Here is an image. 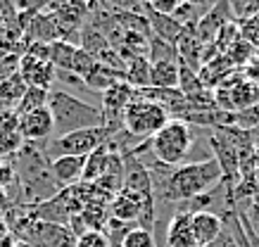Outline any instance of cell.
Here are the masks:
<instances>
[{"label": "cell", "instance_id": "6da1fadb", "mask_svg": "<svg viewBox=\"0 0 259 247\" xmlns=\"http://www.w3.org/2000/svg\"><path fill=\"white\" fill-rule=\"evenodd\" d=\"M221 183V169L214 160L186 162L181 167L171 169V176L166 181L164 190L157 197L166 202H190V200L207 195Z\"/></svg>", "mask_w": 259, "mask_h": 247}, {"label": "cell", "instance_id": "7a4b0ae2", "mask_svg": "<svg viewBox=\"0 0 259 247\" xmlns=\"http://www.w3.org/2000/svg\"><path fill=\"white\" fill-rule=\"evenodd\" d=\"M48 110L53 114L55 121V136H67L71 131H81V128H93L105 126L102 124V112L100 107L81 100V97L71 95L69 90L62 88H53L48 95Z\"/></svg>", "mask_w": 259, "mask_h": 247}, {"label": "cell", "instance_id": "3957f363", "mask_svg": "<svg viewBox=\"0 0 259 247\" xmlns=\"http://www.w3.org/2000/svg\"><path fill=\"white\" fill-rule=\"evenodd\" d=\"M193 143H195V133H193L190 124H186L183 119H169L148 140L152 157L171 169L186 164Z\"/></svg>", "mask_w": 259, "mask_h": 247}, {"label": "cell", "instance_id": "277c9868", "mask_svg": "<svg viewBox=\"0 0 259 247\" xmlns=\"http://www.w3.org/2000/svg\"><path fill=\"white\" fill-rule=\"evenodd\" d=\"M110 138L112 133L105 126L81 128V131H71L67 136L50 138L48 143H43V152L50 162L57 160V157H88L91 152H95Z\"/></svg>", "mask_w": 259, "mask_h": 247}, {"label": "cell", "instance_id": "5b68a950", "mask_svg": "<svg viewBox=\"0 0 259 247\" xmlns=\"http://www.w3.org/2000/svg\"><path fill=\"white\" fill-rule=\"evenodd\" d=\"M169 119L171 117L159 105L141 100V97H134L128 103V107L124 110V114H121V131L131 138L150 140Z\"/></svg>", "mask_w": 259, "mask_h": 247}, {"label": "cell", "instance_id": "8992f818", "mask_svg": "<svg viewBox=\"0 0 259 247\" xmlns=\"http://www.w3.org/2000/svg\"><path fill=\"white\" fill-rule=\"evenodd\" d=\"M17 131L24 143H48L55 136V121L48 107H40L17 117Z\"/></svg>", "mask_w": 259, "mask_h": 247}, {"label": "cell", "instance_id": "52a82bcc", "mask_svg": "<svg viewBox=\"0 0 259 247\" xmlns=\"http://www.w3.org/2000/svg\"><path fill=\"white\" fill-rule=\"evenodd\" d=\"M17 74L24 79L26 86H36V88H43V90H53V83H55V76H57L50 60H40V57L26 55V53L19 57Z\"/></svg>", "mask_w": 259, "mask_h": 247}, {"label": "cell", "instance_id": "ba28073f", "mask_svg": "<svg viewBox=\"0 0 259 247\" xmlns=\"http://www.w3.org/2000/svg\"><path fill=\"white\" fill-rule=\"evenodd\" d=\"M224 231V221L219 214L209 209H197L190 214V233L200 247H209Z\"/></svg>", "mask_w": 259, "mask_h": 247}, {"label": "cell", "instance_id": "9c48e42d", "mask_svg": "<svg viewBox=\"0 0 259 247\" xmlns=\"http://www.w3.org/2000/svg\"><path fill=\"white\" fill-rule=\"evenodd\" d=\"M228 15H231V10H228V3H219V5H212V8L207 10V15L200 17L195 24V33L197 38L202 40V43H207V40H214L217 36H219V31L224 29V26L231 22L228 19Z\"/></svg>", "mask_w": 259, "mask_h": 247}, {"label": "cell", "instance_id": "30bf717a", "mask_svg": "<svg viewBox=\"0 0 259 247\" xmlns=\"http://www.w3.org/2000/svg\"><path fill=\"white\" fill-rule=\"evenodd\" d=\"M83 169H86V157H57L50 162L53 178L60 188H71V185L81 183Z\"/></svg>", "mask_w": 259, "mask_h": 247}, {"label": "cell", "instance_id": "8fae6325", "mask_svg": "<svg viewBox=\"0 0 259 247\" xmlns=\"http://www.w3.org/2000/svg\"><path fill=\"white\" fill-rule=\"evenodd\" d=\"M143 15H145V19H148L150 31L155 33V38L164 40V43H169V45H174V48H176V40L181 38V33H183V29H186V26H181L174 17L152 12L145 3H143Z\"/></svg>", "mask_w": 259, "mask_h": 247}, {"label": "cell", "instance_id": "7c38bea8", "mask_svg": "<svg viewBox=\"0 0 259 247\" xmlns=\"http://www.w3.org/2000/svg\"><path fill=\"white\" fill-rule=\"evenodd\" d=\"M190 214L193 212L181 209L171 216V221L166 226V247H200L190 233Z\"/></svg>", "mask_w": 259, "mask_h": 247}, {"label": "cell", "instance_id": "4fadbf2b", "mask_svg": "<svg viewBox=\"0 0 259 247\" xmlns=\"http://www.w3.org/2000/svg\"><path fill=\"white\" fill-rule=\"evenodd\" d=\"M124 81L131 88H136V90L150 86V60H148V55H134V57L126 60Z\"/></svg>", "mask_w": 259, "mask_h": 247}, {"label": "cell", "instance_id": "5bb4252c", "mask_svg": "<svg viewBox=\"0 0 259 247\" xmlns=\"http://www.w3.org/2000/svg\"><path fill=\"white\" fill-rule=\"evenodd\" d=\"M119 81H124V74H121V72H117V69H110V67H105V64H95L93 72H91L86 79H83V86L102 95L107 88H112L114 83H119Z\"/></svg>", "mask_w": 259, "mask_h": 247}, {"label": "cell", "instance_id": "9a60e30c", "mask_svg": "<svg viewBox=\"0 0 259 247\" xmlns=\"http://www.w3.org/2000/svg\"><path fill=\"white\" fill-rule=\"evenodd\" d=\"M150 88H179V62L150 64Z\"/></svg>", "mask_w": 259, "mask_h": 247}, {"label": "cell", "instance_id": "2e32d148", "mask_svg": "<svg viewBox=\"0 0 259 247\" xmlns=\"http://www.w3.org/2000/svg\"><path fill=\"white\" fill-rule=\"evenodd\" d=\"M74 53L76 48L64 43V40H55L48 45V60L50 64L55 67V72H64V74H71V60H74Z\"/></svg>", "mask_w": 259, "mask_h": 247}, {"label": "cell", "instance_id": "e0dca14e", "mask_svg": "<svg viewBox=\"0 0 259 247\" xmlns=\"http://www.w3.org/2000/svg\"><path fill=\"white\" fill-rule=\"evenodd\" d=\"M48 95L50 90H43V88H36V86H26V90L22 93L19 103L15 105V114L22 117L26 112H33V110H40V107H48Z\"/></svg>", "mask_w": 259, "mask_h": 247}, {"label": "cell", "instance_id": "ac0fdd59", "mask_svg": "<svg viewBox=\"0 0 259 247\" xmlns=\"http://www.w3.org/2000/svg\"><path fill=\"white\" fill-rule=\"evenodd\" d=\"M26 90V83H24V79L19 76V74H10L5 81H0V105L5 107V110H15V105L19 103V97H22V93Z\"/></svg>", "mask_w": 259, "mask_h": 247}, {"label": "cell", "instance_id": "d6986e66", "mask_svg": "<svg viewBox=\"0 0 259 247\" xmlns=\"http://www.w3.org/2000/svg\"><path fill=\"white\" fill-rule=\"evenodd\" d=\"M148 60L150 64L155 62H179V55H176V48L174 45H169V43H164V40L159 38H150L148 40Z\"/></svg>", "mask_w": 259, "mask_h": 247}, {"label": "cell", "instance_id": "ffe728a7", "mask_svg": "<svg viewBox=\"0 0 259 247\" xmlns=\"http://www.w3.org/2000/svg\"><path fill=\"white\" fill-rule=\"evenodd\" d=\"M131 228H134V223L119 221V219L110 216V219H107V223H105V228H102V233H105V238H107L110 247H121V242H124V238L128 235V231H131Z\"/></svg>", "mask_w": 259, "mask_h": 247}, {"label": "cell", "instance_id": "44dd1931", "mask_svg": "<svg viewBox=\"0 0 259 247\" xmlns=\"http://www.w3.org/2000/svg\"><path fill=\"white\" fill-rule=\"evenodd\" d=\"M22 136L17 128H0V157H8V155H17L22 150Z\"/></svg>", "mask_w": 259, "mask_h": 247}, {"label": "cell", "instance_id": "7402d4cb", "mask_svg": "<svg viewBox=\"0 0 259 247\" xmlns=\"http://www.w3.org/2000/svg\"><path fill=\"white\" fill-rule=\"evenodd\" d=\"M121 247H157L155 242V233L148 231V228H141V226H134L128 235L124 238Z\"/></svg>", "mask_w": 259, "mask_h": 247}, {"label": "cell", "instance_id": "603a6c76", "mask_svg": "<svg viewBox=\"0 0 259 247\" xmlns=\"http://www.w3.org/2000/svg\"><path fill=\"white\" fill-rule=\"evenodd\" d=\"M95 57L93 55H88L86 50H81L76 48V53H74V60H71V74L76 76V79H86L88 74L93 72V67H95Z\"/></svg>", "mask_w": 259, "mask_h": 247}, {"label": "cell", "instance_id": "cb8c5ba5", "mask_svg": "<svg viewBox=\"0 0 259 247\" xmlns=\"http://www.w3.org/2000/svg\"><path fill=\"white\" fill-rule=\"evenodd\" d=\"M74 247H110V242H107L102 231H86L83 235L76 238Z\"/></svg>", "mask_w": 259, "mask_h": 247}, {"label": "cell", "instance_id": "d4e9b609", "mask_svg": "<svg viewBox=\"0 0 259 247\" xmlns=\"http://www.w3.org/2000/svg\"><path fill=\"white\" fill-rule=\"evenodd\" d=\"M179 3L181 0H148L145 5H148L152 12H157V15H166V17H171L174 15V10L179 8Z\"/></svg>", "mask_w": 259, "mask_h": 247}, {"label": "cell", "instance_id": "484cf974", "mask_svg": "<svg viewBox=\"0 0 259 247\" xmlns=\"http://www.w3.org/2000/svg\"><path fill=\"white\" fill-rule=\"evenodd\" d=\"M17 183V171L10 162H0V188L8 190L10 185Z\"/></svg>", "mask_w": 259, "mask_h": 247}, {"label": "cell", "instance_id": "4316f807", "mask_svg": "<svg viewBox=\"0 0 259 247\" xmlns=\"http://www.w3.org/2000/svg\"><path fill=\"white\" fill-rule=\"evenodd\" d=\"M245 79H250L252 83L259 86V55L257 57H250V62L245 67Z\"/></svg>", "mask_w": 259, "mask_h": 247}, {"label": "cell", "instance_id": "83f0119b", "mask_svg": "<svg viewBox=\"0 0 259 247\" xmlns=\"http://www.w3.org/2000/svg\"><path fill=\"white\" fill-rule=\"evenodd\" d=\"M10 207V195L5 188H0V209H8Z\"/></svg>", "mask_w": 259, "mask_h": 247}, {"label": "cell", "instance_id": "f1b7e54d", "mask_svg": "<svg viewBox=\"0 0 259 247\" xmlns=\"http://www.w3.org/2000/svg\"><path fill=\"white\" fill-rule=\"evenodd\" d=\"M10 247H33V245H29L26 240H15V242H12Z\"/></svg>", "mask_w": 259, "mask_h": 247}]
</instances>
